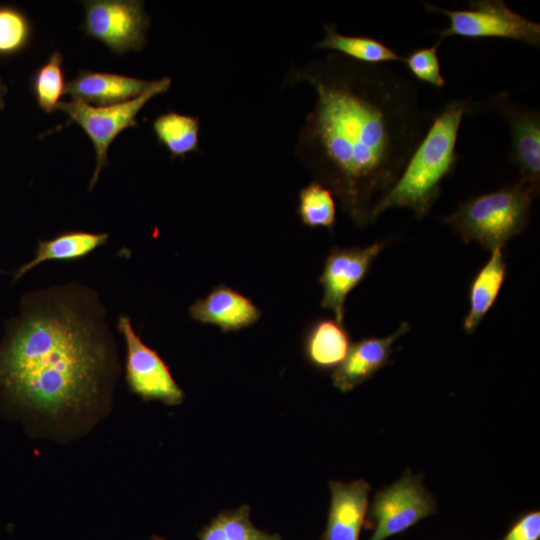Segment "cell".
Returning <instances> with one entry per match:
<instances>
[{"mask_svg": "<svg viewBox=\"0 0 540 540\" xmlns=\"http://www.w3.org/2000/svg\"><path fill=\"white\" fill-rule=\"evenodd\" d=\"M306 83L316 100L299 130L296 158L358 227L400 177L435 114L388 64L335 52L291 68L284 85Z\"/></svg>", "mask_w": 540, "mask_h": 540, "instance_id": "cell-1", "label": "cell"}, {"mask_svg": "<svg viewBox=\"0 0 540 540\" xmlns=\"http://www.w3.org/2000/svg\"><path fill=\"white\" fill-rule=\"evenodd\" d=\"M0 341V393L53 423L91 413L118 374L117 348L92 289L70 283L25 294Z\"/></svg>", "mask_w": 540, "mask_h": 540, "instance_id": "cell-2", "label": "cell"}, {"mask_svg": "<svg viewBox=\"0 0 540 540\" xmlns=\"http://www.w3.org/2000/svg\"><path fill=\"white\" fill-rule=\"evenodd\" d=\"M475 111L476 103L462 99L447 103L435 114L400 177L373 208L372 222L393 208H408L418 219L427 215L440 196L442 182L458 163L456 145L462 120Z\"/></svg>", "mask_w": 540, "mask_h": 540, "instance_id": "cell-3", "label": "cell"}, {"mask_svg": "<svg viewBox=\"0 0 540 540\" xmlns=\"http://www.w3.org/2000/svg\"><path fill=\"white\" fill-rule=\"evenodd\" d=\"M538 194L539 186L518 180L459 203L443 221L463 242H477L491 251L524 230Z\"/></svg>", "mask_w": 540, "mask_h": 540, "instance_id": "cell-4", "label": "cell"}, {"mask_svg": "<svg viewBox=\"0 0 540 540\" xmlns=\"http://www.w3.org/2000/svg\"><path fill=\"white\" fill-rule=\"evenodd\" d=\"M171 86L167 76L152 80L151 86L140 96L112 106H93L80 100L61 101L58 109L67 114L70 122L79 125L91 140L96 154V165L89 189L97 183L100 172L108 164V149L125 129L137 126L136 117L155 96L166 93Z\"/></svg>", "mask_w": 540, "mask_h": 540, "instance_id": "cell-5", "label": "cell"}, {"mask_svg": "<svg viewBox=\"0 0 540 540\" xmlns=\"http://www.w3.org/2000/svg\"><path fill=\"white\" fill-rule=\"evenodd\" d=\"M468 5L467 10H452L423 2L426 11L448 17L449 26L437 31L442 40L452 36L503 38L540 46V23L511 10L504 0H472Z\"/></svg>", "mask_w": 540, "mask_h": 540, "instance_id": "cell-6", "label": "cell"}, {"mask_svg": "<svg viewBox=\"0 0 540 540\" xmlns=\"http://www.w3.org/2000/svg\"><path fill=\"white\" fill-rule=\"evenodd\" d=\"M435 513L436 501L423 486L422 475L407 470L398 481L375 494L368 513L374 524L369 540H385Z\"/></svg>", "mask_w": 540, "mask_h": 540, "instance_id": "cell-7", "label": "cell"}, {"mask_svg": "<svg viewBox=\"0 0 540 540\" xmlns=\"http://www.w3.org/2000/svg\"><path fill=\"white\" fill-rule=\"evenodd\" d=\"M85 33L113 53L140 51L146 45L150 17L138 0H90L83 2Z\"/></svg>", "mask_w": 540, "mask_h": 540, "instance_id": "cell-8", "label": "cell"}, {"mask_svg": "<svg viewBox=\"0 0 540 540\" xmlns=\"http://www.w3.org/2000/svg\"><path fill=\"white\" fill-rule=\"evenodd\" d=\"M117 328L126 343V381L130 391L145 401L157 400L169 406L181 404L183 390L159 354L135 332L127 315L119 317Z\"/></svg>", "mask_w": 540, "mask_h": 540, "instance_id": "cell-9", "label": "cell"}, {"mask_svg": "<svg viewBox=\"0 0 540 540\" xmlns=\"http://www.w3.org/2000/svg\"><path fill=\"white\" fill-rule=\"evenodd\" d=\"M388 241L366 247L334 246L328 253L319 283L323 288L321 306L333 312L335 319L344 323L345 301L348 294L367 276L375 258Z\"/></svg>", "mask_w": 540, "mask_h": 540, "instance_id": "cell-10", "label": "cell"}, {"mask_svg": "<svg viewBox=\"0 0 540 540\" xmlns=\"http://www.w3.org/2000/svg\"><path fill=\"white\" fill-rule=\"evenodd\" d=\"M495 110L507 122L510 129V161L518 169L519 180L539 186L540 184V113L539 109L527 108L510 100L506 91L491 97L484 106Z\"/></svg>", "mask_w": 540, "mask_h": 540, "instance_id": "cell-11", "label": "cell"}, {"mask_svg": "<svg viewBox=\"0 0 540 540\" xmlns=\"http://www.w3.org/2000/svg\"><path fill=\"white\" fill-rule=\"evenodd\" d=\"M409 330L410 324L404 321L387 337H366L352 344L344 361L331 374L333 386L345 393L371 379L391 363L393 345Z\"/></svg>", "mask_w": 540, "mask_h": 540, "instance_id": "cell-12", "label": "cell"}, {"mask_svg": "<svg viewBox=\"0 0 540 540\" xmlns=\"http://www.w3.org/2000/svg\"><path fill=\"white\" fill-rule=\"evenodd\" d=\"M331 500L321 540H359L368 510L370 484L364 479L350 483L330 481Z\"/></svg>", "mask_w": 540, "mask_h": 540, "instance_id": "cell-13", "label": "cell"}, {"mask_svg": "<svg viewBox=\"0 0 540 540\" xmlns=\"http://www.w3.org/2000/svg\"><path fill=\"white\" fill-rule=\"evenodd\" d=\"M189 314L192 320L218 326L223 332L248 328L261 317L260 309L251 299L225 284L197 299L190 305Z\"/></svg>", "mask_w": 540, "mask_h": 540, "instance_id": "cell-14", "label": "cell"}, {"mask_svg": "<svg viewBox=\"0 0 540 540\" xmlns=\"http://www.w3.org/2000/svg\"><path fill=\"white\" fill-rule=\"evenodd\" d=\"M151 84L152 81L125 75L80 70L66 84L65 94L90 105L105 107L135 99Z\"/></svg>", "mask_w": 540, "mask_h": 540, "instance_id": "cell-15", "label": "cell"}, {"mask_svg": "<svg viewBox=\"0 0 540 540\" xmlns=\"http://www.w3.org/2000/svg\"><path fill=\"white\" fill-rule=\"evenodd\" d=\"M351 345L344 323L335 318H318L305 331L303 353L312 367L334 371L346 358Z\"/></svg>", "mask_w": 540, "mask_h": 540, "instance_id": "cell-16", "label": "cell"}, {"mask_svg": "<svg viewBox=\"0 0 540 540\" xmlns=\"http://www.w3.org/2000/svg\"><path fill=\"white\" fill-rule=\"evenodd\" d=\"M507 266L502 247L491 250L490 258L473 277L469 286V309L463 320L466 333H473L495 304L506 278Z\"/></svg>", "mask_w": 540, "mask_h": 540, "instance_id": "cell-17", "label": "cell"}, {"mask_svg": "<svg viewBox=\"0 0 540 540\" xmlns=\"http://www.w3.org/2000/svg\"><path fill=\"white\" fill-rule=\"evenodd\" d=\"M108 238V233L74 230L61 233L50 240H40L35 257L16 271L14 280H19L35 266L46 261L67 262L82 259L105 245Z\"/></svg>", "mask_w": 540, "mask_h": 540, "instance_id": "cell-18", "label": "cell"}, {"mask_svg": "<svg viewBox=\"0 0 540 540\" xmlns=\"http://www.w3.org/2000/svg\"><path fill=\"white\" fill-rule=\"evenodd\" d=\"M324 37L313 45L316 49H327L354 61L367 64L402 62L404 56L381 41L367 36H353L338 31L336 23L323 25Z\"/></svg>", "mask_w": 540, "mask_h": 540, "instance_id": "cell-19", "label": "cell"}, {"mask_svg": "<svg viewBox=\"0 0 540 540\" xmlns=\"http://www.w3.org/2000/svg\"><path fill=\"white\" fill-rule=\"evenodd\" d=\"M152 128L158 142L168 150L172 159L200 152L198 117L169 111L158 116Z\"/></svg>", "mask_w": 540, "mask_h": 540, "instance_id": "cell-20", "label": "cell"}, {"mask_svg": "<svg viewBox=\"0 0 540 540\" xmlns=\"http://www.w3.org/2000/svg\"><path fill=\"white\" fill-rule=\"evenodd\" d=\"M199 540H282L255 527L250 519V507L242 505L220 512L198 533Z\"/></svg>", "mask_w": 540, "mask_h": 540, "instance_id": "cell-21", "label": "cell"}, {"mask_svg": "<svg viewBox=\"0 0 540 540\" xmlns=\"http://www.w3.org/2000/svg\"><path fill=\"white\" fill-rule=\"evenodd\" d=\"M297 214L305 226L332 231L336 222V203L332 193L322 184L310 182L299 190Z\"/></svg>", "mask_w": 540, "mask_h": 540, "instance_id": "cell-22", "label": "cell"}, {"mask_svg": "<svg viewBox=\"0 0 540 540\" xmlns=\"http://www.w3.org/2000/svg\"><path fill=\"white\" fill-rule=\"evenodd\" d=\"M63 56L53 52L47 62L37 69L32 80V91L38 106L46 113L58 109L60 99L65 94L66 84L62 70Z\"/></svg>", "mask_w": 540, "mask_h": 540, "instance_id": "cell-23", "label": "cell"}, {"mask_svg": "<svg viewBox=\"0 0 540 540\" xmlns=\"http://www.w3.org/2000/svg\"><path fill=\"white\" fill-rule=\"evenodd\" d=\"M31 34V23L21 10L0 5V57L22 51L28 45Z\"/></svg>", "mask_w": 540, "mask_h": 540, "instance_id": "cell-24", "label": "cell"}, {"mask_svg": "<svg viewBox=\"0 0 540 540\" xmlns=\"http://www.w3.org/2000/svg\"><path fill=\"white\" fill-rule=\"evenodd\" d=\"M441 42L442 39H439L433 46L415 49L403 60L414 77L437 88L446 85L438 57V48Z\"/></svg>", "mask_w": 540, "mask_h": 540, "instance_id": "cell-25", "label": "cell"}, {"mask_svg": "<svg viewBox=\"0 0 540 540\" xmlns=\"http://www.w3.org/2000/svg\"><path fill=\"white\" fill-rule=\"evenodd\" d=\"M540 512L533 510L519 516L501 540H539Z\"/></svg>", "mask_w": 540, "mask_h": 540, "instance_id": "cell-26", "label": "cell"}, {"mask_svg": "<svg viewBox=\"0 0 540 540\" xmlns=\"http://www.w3.org/2000/svg\"><path fill=\"white\" fill-rule=\"evenodd\" d=\"M7 92V88L5 85H3L1 82H0V111L4 108L5 106V102H4V96Z\"/></svg>", "mask_w": 540, "mask_h": 540, "instance_id": "cell-27", "label": "cell"}, {"mask_svg": "<svg viewBox=\"0 0 540 540\" xmlns=\"http://www.w3.org/2000/svg\"><path fill=\"white\" fill-rule=\"evenodd\" d=\"M150 540H166V539H164V538H162L160 536L154 535V536L151 537Z\"/></svg>", "mask_w": 540, "mask_h": 540, "instance_id": "cell-28", "label": "cell"}, {"mask_svg": "<svg viewBox=\"0 0 540 540\" xmlns=\"http://www.w3.org/2000/svg\"><path fill=\"white\" fill-rule=\"evenodd\" d=\"M0 272H1V270H0Z\"/></svg>", "mask_w": 540, "mask_h": 540, "instance_id": "cell-29", "label": "cell"}]
</instances>
